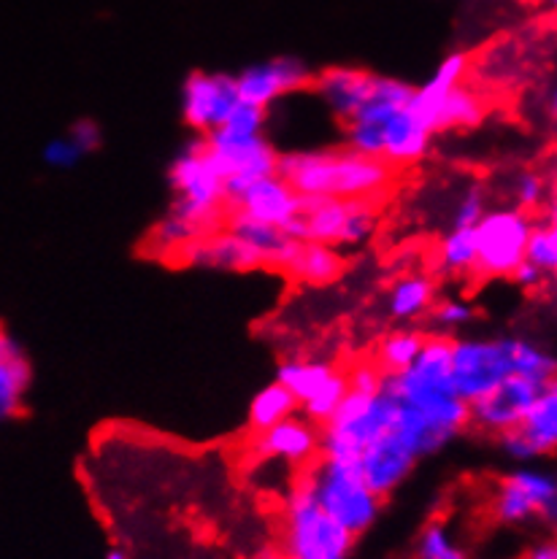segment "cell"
<instances>
[{
	"mask_svg": "<svg viewBox=\"0 0 557 559\" xmlns=\"http://www.w3.org/2000/svg\"><path fill=\"white\" fill-rule=\"evenodd\" d=\"M469 427V403L412 406L379 386L371 395L346 392L320 427V454L352 462L382 500L408 481L425 457L445 452Z\"/></svg>",
	"mask_w": 557,
	"mask_h": 559,
	"instance_id": "6da1fadb",
	"label": "cell"
},
{
	"mask_svg": "<svg viewBox=\"0 0 557 559\" xmlns=\"http://www.w3.org/2000/svg\"><path fill=\"white\" fill-rule=\"evenodd\" d=\"M276 174L298 195L320 198H379L395 179V168L379 157L352 152L349 146L278 152Z\"/></svg>",
	"mask_w": 557,
	"mask_h": 559,
	"instance_id": "7a4b0ae2",
	"label": "cell"
},
{
	"mask_svg": "<svg viewBox=\"0 0 557 559\" xmlns=\"http://www.w3.org/2000/svg\"><path fill=\"white\" fill-rule=\"evenodd\" d=\"M174 205L168 214L185 222L195 238L209 236L225 225L227 195L225 179L203 150V139L187 141L168 170Z\"/></svg>",
	"mask_w": 557,
	"mask_h": 559,
	"instance_id": "3957f363",
	"label": "cell"
},
{
	"mask_svg": "<svg viewBox=\"0 0 557 559\" xmlns=\"http://www.w3.org/2000/svg\"><path fill=\"white\" fill-rule=\"evenodd\" d=\"M377 198H320L300 195V205L295 219L284 227L293 241L325 243L339 252L366 247L379 227Z\"/></svg>",
	"mask_w": 557,
	"mask_h": 559,
	"instance_id": "277c9868",
	"label": "cell"
},
{
	"mask_svg": "<svg viewBox=\"0 0 557 559\" xmlns=\"http://www.w3.org/2000/svg\"><path fill=\"white\" fill-rule=\"evenodd\" d=\"M357 538L317 503L304 473L289 487L282 516L284 559H352Z\"/></svg>",
	"mask_w": 557,
	"mask_h": 559,
	"instance_id": "5b68a950",
	"label": "cell"
},
{
	"mask_svg": "<svg viewBox=\"0 0 557 559\" xmlns=\"http://www.w3.org/2000/svg\"><path fill=\"white\" fill-rule=\"evenodd\" d=\"M304 478L309 481L320 509L335 519L355 538L366 535L377 524L384 500L363 481L360 471L352 462L317 454L311 465L304 467Z\"/></svg>",
	"mask_w": 557,
	"mask_h": 559,
	"instance_id": "8992f818",
	"label": "cell"
},
{
	"mask_svg": "<svg viewBox=\"0 0 557 559\" xmlns=\"http://www.w3.org/2000/svg\"><path fill=\"white\" fill-rule=\"evenodd\" d=\"M201 139L209 159L225 179L227 203L241 195L258 179L276 174L278 152L265 133L238 135L225 128H214L212 133L201 135Z\"/></svg>",
	"mask_w": 557,
	"mask_h": 559,
	"instance_id": "52a82bcc",
	"label": "cell"
},
{
	"mask_svg": "<svg viewBox=\"0 0 557 559\" xmlns=\"http://www.w3.org/2000/svg\"><path fill=\"white\" fill-rule=\"evenodd\" d=\"M514 373V335L501 338H454L452 381L460 401H482Z\"/></svg>",
	"mask_w": 557,
	"mask_h": 559,
	"instance_id": "ba28073f",
	"label": "cell"
},
{
	"mask_svg": "<svg viewBox=\"0 0 557 559\" xmlns=\"http://www.w3.org/2000/svg\"><path fill=\"white\" fill-rule=\"evenodd\" d=\"M533 214L517 205L487 209L474 225L476 265L474 273L482 278H509L511 271L525 260L528 233Z\"/></svg>",
	"mask_w": 557,
	"mask_h": 559,
	"instance_id": "9c48e42d",
	"label": "cell"
},
{
	"mask_svg": "<svg viewBox=\"0 0 557 559\" xmlns=\"http://www.w3.org/2000/svg\"><path fill=\"white\" fill-rule=\"evenodd\" d=\"M493 516L501 524H525L542 519L557 522V478L547 467L522 462L498 481L493 495Z\"/></svg>",
	"mask_w": 557,
	"mask_h": 559,
	"instance_id": "30bf717a",
	"label": "cell"
},
{
	"mask_svg": "<svg viewBox=\"0 0 557 559\" xmlns=\"http://www.w3.org/2000/svg\"><path fill=\"white\" fill-rule=\"evenodd\" d=\"M276 381L293 392L298 411L317 427L325 425L349 392L346 370L328 359H284L276 368Z\"/></svg>",
	"mask_w": 557,
	"mask_h": 559,
	"instance_id": "8fae6325",
	"label": "cell"
},
{
	"mask_svg": "<svg viewBox=\"0 0 557 559\" xmlns=\"http://www.w3.org/2000/svg\"><path fill=\"white\" fill-rule=\"evenodd\" d=\"M241 103L233 73L192 71L181 84V119L198 135L212 133Z\"/></svg>",
	"mask_w": 557,
	"mask_h": 559,
	"instance_id": "7c38bea8",
	"label": "cell"
},
{
	"mask_svg": "<svg viewBox=\"0 0 557 559\" xmlns=\"http://www.w3.org/2000/svg\"><path fill=\"white\" fill-rule=\"evenodd\" d=\"M311 79H315V73L309 71V66L298 57L287 55L247 66L241 73H236V87L244 103L271 108L287 95L309 90Z\"/></svg>",
	"mask_w": 557,
	"mask_h": 559,
	"instance_id": "4fadbf2b",
	"label": "cell"
},
{
	"mask_svg": "<svg viewBox=\"0 0 557 559\" xmlns=\"http://www.w3.org/2000/svg\"><path fill=\"white\" fill-rule=\"evenodd\" d=\"M547 384H553V381H538L511 373L498 390H493L482 401L471 403L469 427H476V430L487 432V436H501V432L520 425L525 411L533 406V401L542 395Z\"/></svg>",
	"mask_w": 557,
	"mask_h": 559,
	"instance_id": "5bb4252c",
	"label": "cell"
},
{
	"mask_svg": "<svg viewBox=\"0 0 557 559\" xmlns=\"http://www.w3.org/2000/svg\"><path fill=\"white\" fill-rule=\"evenodd\" d=\"M249 452L254 460H278L284 465L306 467L320 454V427L306 416H287L265 430L252 432Z\"/></svg>",
	"mask_w": 557,
	"mask_h": 559,
	"instance_id": "9a60e30c",
	"label": "cell"
},
{
	"mask_svg": "<svg viewBox=\"0 0 557 559\" xmlns=\"http://www.w3.org/2000/svg\"><path fill=\"white\" fill-rule=\"evenodd\" d=\"M174 254L181 265L203 267V271L217 273H247L265 267L254 249H249L241 238L233 236L230 230H223V227L209 233V236L181 243Z\"/></svg>",
	"mask_w": 557,
	"mask_h": 559,
	"instance_id": "2e32d148",
	"label": "cell"
},
{
	"mask_svg": "<svg viewBox=\"0 0 557 559\" xmlns=\"http://www.w3.org/2000/svg\"><path fill=\"white\" fill-rule=\"evenodd\" d=\"M227 205L284 230V227L295 219V214H298L300 195L282 179V176L274 174L249 185L241 195L233 198Z\"/></svg>",
	"mask_w": 557,
	"mask_h": 559,
	"instance_id": "e0dca14e",
	"label": "cell"
},
{
	"mask_svg": "<svg viewBox=\"0 0 557 559\" xmlns=\"http://www.w3.org/2000/svg\"><path fill=\"white\" fill-rule=\"evenodd\" d=\"M430 144H434V133L408 106L392 114L382 124V159L392 168L417 165L419 159L428 157Z\"/></svg>",
	"mask_w": 557,
	"mask_h": 559,
	"instance_id": "ac0fdd59",
	"label": "cell"
},
{
	"mask_svg": "<svg viewBox=\"0 0 557 559\" xmlns=\"http://www.w3.org/2000/svg\"><path fill=\"white\" fill-rule=\"evenodd\" d=\"M278 271L306 287H328L346 273V257L325 243L295 241Z\"/></svg>",
	"mask_w": 557,
	"mask_h": 559,
	"instance_id": "d6986e66",
	"label": "cell"
},
{
	"mask_svg": "<svg viewBox=\"0 0 557 559\" xmlns=\"http://www.w3.org/2000/svg\"><path fill=\"white\" fill-rule=\"evenodd\" d=\"M225 230H230L233 236L241 238L249 249H254L265 267H276V271L282 267V262L287 260L289 249H293L295 243L282 227L254 219V216L244 214V211L238 209H230V205H227L225 214Z\"/></svg>",
	"mask_w": 557,
	"mask_h": 559,
	"instance_id": "ffe728a7",
	"label": "cell"
},
{
	"mask_svg": "<svg viewBox=\"0 0 557 559\" xmlns=\"http://www.w3.org/2000/svg\"><path fill=\"white\" fill-rule=\"evenodd\" d=\"M485 114L487 108L479 95L465 87V84H458L430 108V114L425 117V128L434 135L447 133V130H471L485 122Z\"/></svg>",
	"mask_w": 557,
	"mask_h": 559,
	"instance_id": "44dd1931",
	"label": "cell"
},
{
	"mask_svg": "<svg viewBox=\"0 0 557 559\" xmlns=\"http://www.w3.org/2000/svg\"><path fill=\"white\" fill-rule=\"evenodd\" d=\"M31 379V359H27L25 349L11 338L9 346L0 352V425L22 414Z\"/></svg>",
	"mask_w": 557,
	"mask_h": 559,
	"instance_id": "7402d4cb",
	"label": "cell"
},
{
	"mask_svg": "<svg viewBox=\"0 0 557 559\" xmlns=\"http://www.w3.org/2000/svg\"><path fill=\"white\" fill-rule=\"evenodd\" d=\"M520 436L525 438V443L531 447L533 457L542 460L555 454L557 449V386L553 384L544 386L542 395L533 401V406L525 411L522 421L517 425Z\"/></svg>",
	"mask_w": 557,
	"mask_h": 559,
	"instance_id": "603a6c76",
	"label": "cell"
},
{
	"mask_svg": "<svg viewBox=\"0 0 557 559\" xmlns=\"http://www.w3.org/2000/svg\"><path fill=\"white\" fill-rule=\"evenodd\" d=\"M436 300V287L428 276L423 273H408L401 276L388 293V317L395 322H414V319L425 317L428 308Z\"/></svg>",
	"mask_w": 557,
	"mask_h": 559,
	"instance_id": "cb8c5ba5",
	"label": "cell"
},
{
	"mask_svg": "<svg viewBox=\"0 0 557 559\" xmlns=\"http://www.w3.org/2000/svg\"><path fill=\"white\" fill-rule=\"evenodd\" d=\"M295 414H298V401L293 397V392L278 381H271L249 403V430L260 432Z\"/></svg>",
	"mask_w": 557,
	"mask_h": 559,
	"instance_id": "d4e9b609",
	"label": "cell"
},
{
	"mask_svg": "<svg viewBox=\"0 0 557 559\" xmlns=\"http://www.w3.org/2000/svg\"><path fill=\"white\" fill-rule=\"evenodd\" d=\"M525 260L542 267L547 276L557 273V225H555V209H542L533 214L531 233H528L525 243Z\"/></svg>",
	"mask_w": 557,
	"mask_h": 559,
	"instance_id": "484cf974",
	"label": "cell"
},
{
	"mask_svg": "<svg viewBox=\"0 0 557 559\" xmlns=\"http://www.w3.org/2000/svg\"><path fill=\"white\" fill-rule=\"evenodd\" d=\"M428 333L423 330H392L384 335L377 346V359L374 362L384 370V373H398V370L408 368L423 352Z\"/></svg>",
	"mask_w": 557,
	"mask_h": 559,
	"instance_id": "4316f807",
	"label": "cell"
},
{
	"mask_svg": "<svg viewBox=\"0 0 557 559\" xmlns=\"http://www.w3.org/2000/svg\"><path fill=\"white\" fill-rule=\"evenodd\" d=\"M439 265L449 276H463L476 265V236L474 227H449L439 243Z\"/></svg>",
	"mask_w": 557,
	"mask_h": 559,
	"instance_id": "83f0119b",
	"label": "cell"
},
{
	"mask_svg": "<svg viewBox=\"0 0 557 559\" xmlns=\"http://www.w3.org/2000/svg\"><path fill=\"white\" fill-rule=\"evenodd\" d=\"M417 559H469L452 530L445 522H428L417 538Z\"/></svg>",
	"mask_w": 557,
	"mask_h": 559,
	"instance_id": "f1b7e54d",
	"label": "cell"
},
{
	"mask_svg": "<svg viewBox=\"0 0 557 559\" xmlns=\"http://www.w3.org/2000/svg\"><path fill=\"white\" fill-rule=\"evenodd\" d=\"M487 211V190L482 181L465 187L454 201L452 214H449V227H474Z\"/></svg>",
	"mask_w": 557,
	"mask_h": 559,
	"instance_id": "f546056e",
	"label": "cell"
},
{
	"mask_svg": "<svg viewBox=\"0 0 557 559\" xmlns=\"http://www.w3.org/2000/svg\"><path fill=\"white\" fill-rule=\"evenodd\" d=\"M428 317L441 335H452L454 330H463L474 319V306L460 298H445L439 304L434 300V306L428 308Z\"/></svg>",
	"mask_w": 557,
	"mask_h": 559,
	"instance_id": "4dcf8cb0",
	"label": "cell"
},
{
	"mask_svg": "<svg viewBox=\"0 0 557 559\" xmlns=\"http://www.w3.org/2000/svg\"><path fill=\"white\" fill-rule=\"evenodd\" d=\"M547 195L549 185L542 174H533V170H525V174L517 176L514 181V205L517 209H525L531 214L547 209Z\"/></svg>",
	"mask_w": 557,
	"mask_h": 559,
	"instance_id": "1f68e13d",
	"label": "cell"
},
{
	"mask_svg": "<svg viewBox=\"0 0 557 559\" xmlns=\"http://www.w3.org/2000/svg\"><path fill=\"white\" fill-rule=\"evenodd\" d=\"M42 157L44 163L55 170H71L82 163V152L76 150V144H73L68 135H57V139L49 141V144L44 146Z\"/></svg>",
	"mask_w": 557,
	"mask_h": 559,
	"instance_id": "d6a6232c",
	"label": "cell"
},
{
	"mask_svg": "<svg viewBox=\"0 0 557 559\" xmlns=\"http://www.w3.org/2000/svg\"><path fill=\"white\" fill-rule=\"evenodd\" d=\"M68 139L76 144V150L82 152V157H87V154H95L100 146H104V130H100V124L95 122V119L82 117L71 124Z\"/></svg>",
	"mask_w": 557,
	"mask_h": 559,
	"instance_id": "836d02e7",
	"label": "cell"
},
{
	"mask_svg": "<svg viewBox=\"0 0 557 559\" xmlns=\"http://www.w3.org/2000/svg\"><path fill=\"white\" fill-rule=\"evenodd\" d=\"M346 384L349 392H363V395H371L382 386V368L377 362H357L346 370Z\"/></svg>",
	"mask_w": 557,
	"mask_h": 559,
	"instance_id": "e575fe53",
	"label": "cell"
},
{
	"mask_svg": "<svg viewBox=\"0 0 557 559\" xmlns=\"http://www.w3.org/2000/svg\"><path fill=\"white\" fill-rule=\"evenodd\" d=\"M509 278L517 284V287H522V289H528V293H533V289H542L544 284H547V278H553V276H547V273H544L538 265H533V262L522 260L520 265H517L514 271H511Z\"/></svg>",
	"mask_w": 557,
	"mask_h": 559,
	"instance_id": "d590c367",
	"label": "cell"
},
{
	"mask_svg": "<svg viewBox=\"0 0 557 559\" xmlns=\"http://www.w3.org/2000/svg\"><path fill=\"white\" fill-rule=\"evenodd\" d=\"M522 559H557V544L553 538L536 540L533 546H528L525 557Z\"/></svg>",
	"mask_w": 557,
	"mask_h": 559,
	"instance_id": "8d00e7d4",
	"label": "cell"
},
{
	"mask_svg": "<svg viewBox=\"0 0 557 559\" xmlns=\"http://www.w3.org/2000/svg\"><path fill=\"white\" fill-rule=\"evenodd\" d=\"M106 559H128V555H125L122 549H111L109 555H106Z\"/></svg>",
	"mask_w": 557,
	"mask_h": 559,
	"instance_id": "74e56055",
	"label": "cell"
},
{
	"mask_svg": "<svg viewBox=\"0 0 557 559\" xmlns=\"http://www.w3.org/2000/svg\"><path fill=\"white\" fill-rule=\"evenodd\" d=\"M520 3H542V0H520Z\"/></svg>",
	"mask_w": 557,
	"mask_h": 559,
	"instance_id": "f35d334b",
	"label": "cell"
}]
</instances>
